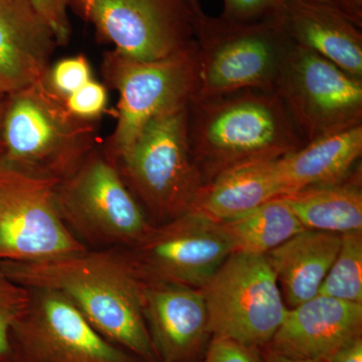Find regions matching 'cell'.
<instances>
[{
  "label": "cell",
  "instance_id": "1",
  "mask_svg": "<svg viewBox=\"0 0 362 362\" xmlns=\"http://www.w3.org/2000/svg\"><path fill=\"white\" fill-rule=\"evenodd\" d=\"M25 288L61 293L108 341L143 362H160L142 311V283L124 249L86 250L47 261L0 262Z\"/></svg>",
  "mask_w": 362,
  "mask_h": 362
},
{
  "label": "cell",
  "instance_id": "2",
  "mask_svg": "<svg viewBox=\"0 0 362 362\" xmlns=\"http://www.w3.org/2000/svg\"><path fill=\"white\" fill-rule=\"evenodd\" d=\"M190 153L204 181L226 169L279 158L305 144L276 90H244L188 105Z\"/></svg>",
  "mask_w": 362,
  "mask_h": 362
},
{
  "label": "cell",
  "instance_id": "3",
  "mask_svg": "<svg viewBox=\"0 0 362 362\" xmlns=\"http://www.w3.org/2000/svg\"><path fill=\"white\" fill-rule=\"evenodd\" d=\"M2 143L7 163L61 182L99 146V136L95 121L74 116L45 78L7 95Z\"/></svg>",
  "mask_w": 362,
  "mask_h": 362
},
{
  "label": "cell",
  "instance_id": "4",
  "mask_svg": "<svg viewBox=\"0 0 362 362\" xmlns=\"http://www.w3.org/2000/svg\"><path fill=\"white\" fill-rule=\"evenodd\" d=\"M102 74L119 94L117 123L102 150L117 162L134 144L147 124L187 108L199 90L197 45L158 61L142 62L107 52Z\"/></svg>",
  "mask_w": 362,
  "mask_h": 362
},
{
  "label": "cell",
  "instance_id": "5",
  "mask_svg": "<svg viewBox=\"0 0 362 362\" xmlns=\"http://www.w3.org/2000/svg\"><path fill=\"white\" fill-rule=\"evenodd\" d=\"M199 98L244 90H276L290 40L275 18L238 23L197 16Z\"/></svg>",
  "mask_w": 362,
  "mask_h": 362
},
{
  "label": "cell",
  "instance_id": "6",
  "mask_svg": "<svg viewBox=\"0 0 362 362\" xmlns=\"http://www.w3.org/2000/svg\"><path fill=\"white\" fill-rule=\"evenodd\" d=\"M135 199L168 223L189 211L204 187L188 142V107L154 119L116 164Z\"/></svg>",
  "mask_w": 362,
  "mask_h": 362
},
{
  "label": "cell",
  "instance_id": "7",
  "mask_svg": "<svg viewBox=\"0 0 362 362\" xmlns=\"http://www.w3.org/2000/svg\"><path fill=\"white\" fill-rule=\"evenodd\" d=\"M57 202L66 228L89 250L128 249L153 226L102 147L58 183Z\"/></svg>",
  "mask_w": 362,
  "mask_h": 362
},
{
  "label": "cell",
  "instance_id": "8",
  "mask_svg": "<svg viewBox=\"0 0 362 362\" xmlns=\"http://www.w3.org/2000/svg\"><path fill=\"white\" fill-rule=\"evenodd\" d=\"M211 337L267 346L288 308L265 254L233 252L202 288Z\"/></svg>",
  "mask_w": 362,
  "mask_h": 362
},
{
  "label": "cell",
  "instance_id": "9",
  "mask_svg": "<svg viewBox=\"0 0 362 362\" xmlns=\"http://www.w3.org/2000/svg\"><path fill=\"white\" fill-rule=\"evenodd\" d=\"M276 92L306 143L362 126V80L292 42Z\"/></svg>",
  "mask_w": 362,
  "mask_h": 362
},
{
  "label": "cell",
  "instance_id": "10",
  "mask_svg": "<svg viewBox=\"0 0 362 362\" xmlns=\"http://www.w3.org/2000/svg\"><path fill=\"white\" fill-rule=\"evenodd\" d=\"M58 183L26 173L0 157V262L32 263L89 250L62 218Z\"/></svg>",
  "mask_w": 362,
  "mask_h": 362
},
{
  "label": "cell",
  "instance_id": "11",
  "mask_svg": "<svg viewBox=\"0 0 362 362\" xmlns=\"http://www.w3.org/2000/svg\"><path fill=\"white\" fill-rule=\"evenodd\" d=\"M78 13L114 51L152 62L197 44V13L188 0H74Z\"/></svg>",
  "mask_w": 362,
  "mask_h": 362
},
{
  "label": "cell",
  "instance_id": "12",
  "mask_svg": "<svg viewBox=\"0 0 362 362\" xmlns=\"http://www.w3.org/2000/svg\"><path fill=\"white\" fill-rule=\"evenodd\" d=\"M28 289L30 302L11 329L13 362H143L102 337L61 293Z\"/></svg>",
  "mask_w": 362,
  "mask_h": 362
},
{
  "label": "cell",
  "instance_id": "13",
  "mask_svg": "<svg viewBox=\"0 0 362 362\" xmlns=\"http://www.w3.org/2000/svg\"><path fill=\"white\" fill-rule=\"evenodd\" d=\"M125 250L143 281L202 289L233 252L220 221L188 211Z\"/></svg>",
  "mask_w": 362,
  "mask_h": 362
},
{
  "label": "cell",
  "instance_id": "14",
  "mask_svg": "<svg viewBox=\"0 0 362 362\" xmlns=\"http://www.w3.org/2000/svg\"><path fill=\"white\" fill-rule=\"evenodd\" d=\"M142 311L160 362H194L211 337L201 289L173 283H142Z\"/></svg>",
  "mask_w": 362,
  "mask_h": 362
},
{
  "label": "cell",
  "instance_id": "15",
  "mask_svg": "<svg viewBox=\"0 0 362 362\" xmlns=\"http://www.w3.org/2000/svg\"><path fill=\"white\" fill-rule=\"evenodd\" d=\"M362 304L317 295L288 309L267 346L294 357L329 362L349 342L361 337Z\"/></svg>",
  "mask_w": 362,
  "mask_h": 362
},
{
  "label": "cell",
  "instance_id": "16",
  "mask_svg": "<svg viewBox=\"0 0 362 362\" xmlns=\"http://www.w3.org/2000/svg\"><path fill=\"white\" fill-rule=\"evenodd\" d=\"M275 20L292 42L362 80V33L337 7L317 0H281Z\"/></svg>",
  "mask_w": 362,
  "mask_h": 362
},
{
  "label": "cell",
  "instance_id": "17",
  "mask_svg": "<svg viewBox=\"0 0 362 362\" xmlns=\"http://www.w3.org/2000/svg\"><path fill=\"white\" fill-rule=\"evenodd\" d=\"M58 47L30 0H0V82L11 93L44 81Z\"/></svg>",
  "mask_w": 362,
  "mask_h": 362
},
{
  "label": "cell",
  "instance_id": "18",
  "mask_svg": "<svg viewBox=\"0 0 362 362\" xmlns=\"http://www.w3.org/2000/svg\"><path fill=\"white\" fill-rule=\"evenodd\" d=\"M340 244L339 233L305 228L267 252L290 306L304 303L319 294Z\"/></svg>",
  "mask_w": 362,
  "mask_h": 362
},
{
  "label": "cell",
  "instance_id": "19",
  "mask_svg": "<svg viewBox=\"0 0 362 362\" xmlns=\"http://www.w3.org/2000/svg\"><path fill=\"white\" fill-rule=\"evenodd\" d=\"M362 154V126L306 143L276 160L281 197L313 185L337 182Z\"/></svg>",
  "mask_w": 362,
  "mask_h": 362
},
{
  "label": "cell",
  "instance_id": "20",
  "mask_svg": "<svg viewBox=\"0 0 362 362\" xmlns=\"http://www.w3.org/2000/svg\"><path fill=\"white\" fill-rule=\"evenodd\" d=\"M276 160L259 159L226 169L202 187L189 211L221 221L281 197Z\"/></svg>",
  "mask_w": 362,
  "mask_h": 362
},
{
  "label": "cell",
  "instance_id": "21",
  "mask_svg": "<svg viewBox=\"0 0 362 362\" xmlns=\"http://www.w3.org/2000/svg\"><path fill=\"white\" fill-rule=\"evenodd\" d=\"M361 175L349 173L337 182L313 185L281 199L307 230L334 233L362 230Z\"/></svg>",
  "mask_w": 362,
  "mask_h": 362
},
{
  "label": "cell",
  "instance_id": "22",
  "mask_svg": "<svg viewBox=\"0 0 362 362\" xmlns=\"http://www.w3.org/2000/svg\"><path fill=\"white\" fill-rule=\"evenodd\" d=\"M220 223L232 242L233 252L251 254L266 255L305 230L281 197Z\"/></svg>",
  "mask_w": 362,
  "mask_h": 362
},
{
  "label": "cell",
  "instance_id": "23",
  "mask_svg": "<svg viewBox=\"0 0 362 362\" xmlns=\"http://www.w3.org/2000/svg\"><path fill=\"white\" fill-rule=\"evenodd\" d=\"M362 230L342 233L339 251L318 295L362 304Z\"/></svg>",
  "mask_w": 362,
  "mask_h": 362
},
{
  "label": "cell",
  "instance_id": "24",
  "mask_svg": "<svg viewBox=\"0 0 362 362\" xmlns=\"http://www.w3.org/2000/svg\"><path fill=\"white\" fill-rule=\"evenodd\" d=\"M30 302V290L6 275L0 267V362H13L11 329Z\"/></svg>",
  "mask_w": 362,
  "mask_h": 362
},
{
  "label": "cell",
  "instance_id": "25",
  "mask_svg": "<svg viewBox=\"0 0 362 362\" xmlns=\"http://www.w3.org/2000/svg\"><path fill=\"white\" fill-rule=\"evenodd\" d=\"M90 80L93 77L89 61L84 54H78L51 66L45 83L52 92L65 100Z\"/></svg>",
  "mask_w": 362,
  "mask_h": 362
},
{
  "label": "cell",
  "instance_id": "26",
  "mask_svg": "<svg viewBox=\"0 0 362 362\" xmlns=\"http://www.w3.org/2000/svg\"><path fill=\"white\" fill-rule=\"evenodd\" d=\"M66 109L83 120L96 121L106 111L108 93L94 78L65 99Z\"/></svg>",
  "mask_w": 362,
  "mask_h": 362
},
{
  "label": "cell",
  "instance_id": "27",
  "mask_svg": "<svg viewBox=\"0 0 362 362\" xmlns=\"http://www.w3.org/2000/svg\"><path fill=\"white\" fill-rule=\"evenodd\" d=\"M281 0H223L221 18L238 23H254L273 18Z\"/></svg>",
  "mask_w": 362,
  "mask_h": 362
},
{
  "label": "cell",
  "instance_id": "28",
  "mask_svg": "<svg viewBox=\"0 0 362 362\" xmlns=\"http://www.w3.org/2000/svg\"><path fill=\"white\" fill-rule=\"evenodd\" d=\"M35 11L52 28L59 45L68 44L71 28L69 8L74 0H30Z\"/></svg>",
  "mask_w": 362,
  "mask_h": 362
},
{
  "label": "cell",
  "instance_id": "29",
  "mask_svg": "<svg viewBox=\"0 0 362 362\" xmlns=\"http://www.w3.org/2000/svg\"><path fill=\"white\" fill-rule=\"evenodd\" d=\"M202 362H264L257 347L247 346L228 338L214 337L206 347Z\"/></svg>",
  "mask_w": 362,
  "mask_h": 362
},
{
  "label": "cell",
  "instance_id": "30",
  "mask_svg": "<svg viewBox=\"0 0 362 362\" xmlns=\"http://www.w3.org/2000/svg\"><path fill=\"white\" fill-rule=\"evenodd\" d=\"M337 7L354 25L362 28V0H317Z\"/></svg>",
  "mask_w": 362,
  "mask_h": 362
},
{
  "label": "cell",
  "instance_id": "31",
  "mask_svg": "<svg viewBox=\"0 0 362 362\" xmlns=\"http://www.w3.org/2000/svg\"><path fill=\"white\" fill-rule=\"evenodd\" d=\"M329 362H362V338H356L338 350Z\"/></svg>",
  "mask_w": 362,
  "mask_h": 362
},
{
  "label": "cell",
  "instance_id": "32",
  "mask_svg": "<svg viewBox=\"0 0 362 362\" xmlns=\"http://www.w3.org/2000/svg\"><path fill=\"white\" fill-rule=\"evenodd\" d=\"M263 361L264 362H320L309 361V359L294 358V357L278 354L270 349H267L266 354H263Z\"/></svg>",
  "mask_w": 362,
  "mask_h": 362
},
{
  "label": "cell",
  "instance_id": "33",
  "mask_svg": "<svg viewBox=\"0 0 362 362\" xmlns=\"http://www.w3.org/2000/svg\"><path fill=\"white\" fill-rule=\"evenodd\" d=\"M6 97L4 98V99H0V156L4 154V143H2V120H4V111H6Z\"/></svg>",
  "mask_w": 362,
  "mask_h": 362
},
{
  "label": "cell",
  "instance_id": "34",
  "mask_svg": "<svg viewBox=\"0 0 362 362\" xmlns=\"http://www.w3.org/2000/svg\"><path fill=\"white\" fill-rule=\"evenodd\" d=\"M11 89H9L6 85L2 84V83L0 82V99H4L7 95L11 94Z\"/></svg>",
  "mask_w": 362,
  "mask_h": 362
},
{
  "label": "cell",
  "instance_id": "35",
  "mask_svg": "<svg viewBox=\"0 0 362 362\" xmlns=\"http://www.w3.org/2000/svg\"><path fill=\"white\" fill-rule=\"evenodd\" d=\"M192 4V7L197 11V13H202L201 8V4H199V0H188Z\"/></svg>",
  "mask_w": 362,
  "mask_h": 362
}]
</instances>
